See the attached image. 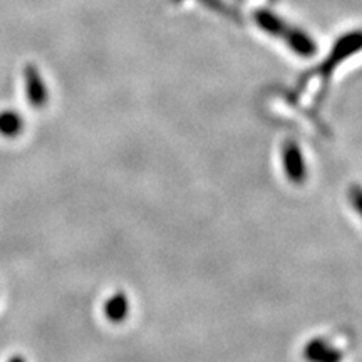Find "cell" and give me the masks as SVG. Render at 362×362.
Wrapping results in <instances>:
<instances>
[{
	"label": "cell",
	"mask_w": 362,
	"mask_h": 362,
	"mask_svg": "<svg viewBox=\"0 0 362 362\" xmlns=\"http://www.w3.org/2000/svg\"><path fill=\"white\" fill-rule=\"evenodd\" d=\"M24 129V119L16 111L0 112V134L4 138H17Z\"/></svg>",
	"instance_id": "cell-5"
},
{
	"label": "cell",
	"mask_w": 362,
	"mask_h": 362,
	"mask_svg": "<svg viewBox=\"0 0 362 362\" xmlns=\"http://www.w3.org/2000/svg\"><path fill=\"white\" fill-rule=\"evenodd\" d=\"M129 312L128 297L123 292H116L115 296L104 302V315L111 320L112 324L123 322Z\"/></svg>",
	"instance_id": "cell-4"
},
{
	"label": "cell",
	"mask_w": 362,
	"mask_h": 362,
	"mask_svg": "<svg viewBox=\"0 0 362 362\" xmlns=\"http://www.w3.org/2000/svg\"><path fill=\"white\" fill-rule=\"evenodd\" d=\"M349 197H351L352 206H354L357 210V214L362 216V188L352 187L351 192H349Z\"/></svg>",
	"instance_id": "cell-6"
},
{
	"label": "cell",
	"mask_w": 362,
	"mask_h": 362,
	"mask_svg": "<svg viewBox=\"0 0 362 362\" xmlns=\"http://www.w3.org/2000/svg\"><path fill=\"white\" fill-rule=\"evenodd\" d=\"M284 166L288 180L293 183H302L305 180V165L300 149L296 143L288 141L284 148Z\"/></svg>",
	"instance_id": "cell-2"
},
{
	"label": "cell",
	"mask_w": 362,
	"mask_h": 362,
	"mask_svg": "<svg viewBox=\"0 0 362 362\" xmlns=\"http://www.w3.org/2000/svg\"><path fill=\"white\" fill-rule=\"evenodd\" d=\"M8 362H25V359L22 356H12L11 359H8Z\"/></svg>",
	"instance_id": "cell-7"
},
{
	"label": "cell",
	"mask_w": 362,
	"mask_h": 362,
	"mask_svg": "<svg viewBox=\"0 0 362 362\" xmlns=\"http://www.w3.org/2000/svg\"><path fill=\"white\" fill-rule=\"evenodd\" d=\"M304 357L309 362H341L342 354L322 339H314L305 346Z\"/></svg>",
	"instance_id": "cell-3"
},
{
	"label": "cell",
	"mask_w": 362,
	"mask_h": 362,
	"mask_svg": "<svg viewBox=\"0 0 362 362\" xmlns=\"http://www.w3.org/2000/svg\"><path fill=\"white\" fill-rule=\"evenodd\" d=\"M24 86L27 101L34 110H42L49 101V90L44 83L42 74L34 64H27L24 67Z\"/></svg>",
	"instance_id": "cell-1"
}]
</instances>
